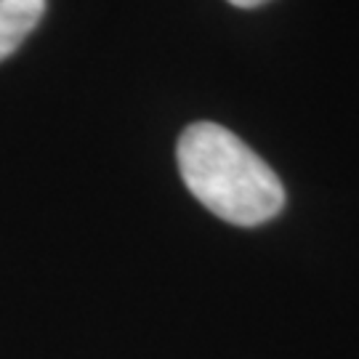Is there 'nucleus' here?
Masks as SVG:
<instances>
[{
  "instance_id": "nucleus-1",
  "label": "nucleus",
  "mask_w": 359,
  "mask_h": 359,
  "mask_svg": "<svg viewBox=\"0 0 359 359\" xmlns=\"http://www.w3.org/2000/svg\"><path fill=\"white\" fill-rule=\"evenodd\" d=\"M187 189L234 226H258L285 208L283 181L248 144L218 123H192L176 147Z\"/></svg>"
},
{
  "instance_id": "nucleus-2",
  "label": "nucleus",
  "mask_w": 359,
  "mask_h": 359,
  "mask_svg": "<svg viewBox=\"0 0 359 359\" xmlns=\"http://www.w3.org/2000/svg\"><path fill=\"white\" fill-rule=\"evenodd\" d=\"M43 13L46 0H0V62L25 43Z\"/></svg>"
},
{
  "instance_id": "nucleus-3",
  "label": "nucleus",
  "mask_w": 359,
  "mask_h": 359,
  "mask_svg": "<svg viewBox=\"0 0 359 359\" xmlns=\"http://www.w3.org/2000/svg\"><path fill=\"white\" fill-rule=\"evenodd\" d=\"M231 6H237V8H258V6H264V3H269V0H229Z\"/></svg>"
}]
</instances>
